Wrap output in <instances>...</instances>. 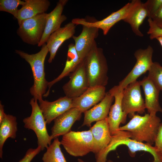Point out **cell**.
<instances>
[{
  "label": "cell",
  "instance_id": "obj_7",
  "mask_svg": "<svg viewBox=\"0 0 162 162\" xmlns=\"http://www.w3.org/2000/svg\"><path fill=\"white\" fill-rule=\"evenodd\" d=\"M48 14H38L22 20L17 33L24 42L33 45L39 44L45 30Z\"/></svg>",
  "mask_w": 162,
  "mask_h": 162
},
{
  "label": "cell",
  "instance_id": "obj_20",
  "mask_svg": "<svg viewBox=\"0 0 162 162\" xmlns=\"http://www.w3.org/2000/svg\"><path fill=\"white\" fill-rule=\"evenodd\" d=\"M114 98L109 92H106L104 98L98 104L84 112V117L82 126H90L94 122L106 118Z\"/></svg>",
  "mask_w": 162,
  "mask_h": 162
},
{
  "label": "cell",
  "instance_id": "obj_6",
  "mask_svg": "<svg viewBox=\"0 0 162 162\" xmlns=\"http://www.w3.org/2000/svg\"><path fill=\"white\" fill-rule=\"evenodd\" d=\"M37 100L33 98L31 99V114L24 118L23 122L25 128L34 132L37 137L38 146H40L43 151L51 144L52 139L48 133L46 123Z\"/></svg>",
  "mask_w": 162,
  "mask_h": 162
},
{
  "label": "cell",
  "instance_id": "obj_34",
  "mask_svg": "<svg viewBox=\"0 0 162 162\" xmlns=\"http://www.w3.org/2000/svg\"><path fill=\"white\" fill-rule=\"evenodd\" d=\"M6 114L4 112V105L0 103V123L4 118Z\"/></svg>",
  "mask_w": 162,
  "mask_h": 162
},
{
  "label": "cell",
  "instance_id": "obj_14",
  "mask_svg": "<svg viewBox=\"0 0 162 162\" xmlns=\"http://www.w3.org/2000/svg\"><path fill=\"white\" fill-rule=\"evenodd\" d=\"M82 112L78 108L72 107L54 120L50 135L52 139L70 131L75 122L80 119Z\"/></svg>",
  "mask_w": 162,
  "mask_h": 162
},
{
  "label": "cell",
  "instance_id": "obj_36",
  "mask_svg": "<svg viewBox=\"0 0 162 162\" xmlns=\"http://www.w3.org/2000/svg\"><path fill=\"white\" fill-rule=\"evenodd\" d=\"M78 162H86L83 161L82 160L80 159H78Z\"/></svg>",
  "mask_w": 162,
  "mask_h": 162
},
{
  "label": "cell",
  "instance_id": "obj_4",
  "mask_svg": "<svg viewBox=\"0 0 162 162\" xmlns=\"http://www.w3.org/2000/svg\"><path fill=\"white\" fill-rule=\"evenodd\" d=\"M125 145L128 148L129 153L131 157H134L136 152L143 151L149 153L153 156L152 162H160L155 147L147 143L138 142L130 137L127 131L120 130L116 134L112 136L111 140L107 147L102 152L95 155L96 162H106L108 154L115 150L121 145Z\"/></svg>",
  "mask_w": 162,
  "mask_h": 162
},
{
  "label": "cell",
  "instance_id": "obj_28",
  "mask_svg": "<svg viewBox=\"0 0 162 162\" xmlns=\"http://www.w3.org/2000/svg\"><path fill=\"white\" fill-rule=\"evenodd\" d=\"M25 1L20 0H0V10L9 13L17 19L20 5H23Z\"/></svg>",
  "mask_w": 162,
  "mask_h": 162
},
{
  "label": "cell",
  "instance_id": "obj_1",
  "mask_svg": "<svg viewBox=\"0 0 162 162\" xmlns=\"http://www.w3.org/2000/svg\"><path fill=\"white\" fill-rule=\"evenodd\" d=\"M161 123L156 115L148 113L142 116L135 114L127 124L120 127L119 130L128 132L133 140L152 146L154 144Z\"/></svg>",
  "mask_w": 162,
  "mask_h": 162
},
{
  "label": "cell",
  "instance_id": "obj_33",
  "mask_svg": "<svg viewBox=\"0 0 162 162\" xmlns=\"http://www.w3.org/2000/svg\"><path fill=\"white\" fill-rule=\"evenodd\" d=\"M151 18L157 26L162 28V5Z\"/></svg>",
  "mask_w": 162,
  "mask_h": 162
},
{
  "label": "cell",
  "instance_id": "obj_3",
  "mask_svg": "<svg viewBox=\"0 0 162 162\" xmlns=\"http://www.w3.org/2000/svg\"><path fill=\"white\" fill-rule=\"evenodd\" d=\"M84 60L89 87L105 86L108 80L107 61L103 49L96 42Z\"/></svg>",
  "mask_w": 162,
  "mask_h": 162
},
{
  "label": "cell",
  "instance_id": "obj_21",
  "mask_svg": "<svg viewBox=\"0 0 162 162\" xmlns=\"http://www.w3.org/2000/svg\"><path fill=\"white\" fill-rule=\"evenodd\" d=\"M139 81L144 92L145 106L148 113L156 115L158 112H162L159 101L160 90L147 76Z\"/></svg>",
  "mask_w": 162,
  "mask_h": 162
},
{
  "label": "cell",
  "instance_id": "obj_23",
  "mask_svg": "<svg viewBox=\"0 0 162 162\" xmlns=\"http://www.w3.org/2000/svg\"><path fill=\"white\" fill-rule=\"evenodd\" d=\"M148 16V12L145 3L138 0L123 21L130 25L132 31L136 35L142 37L144 35L140 31L139 28Z\"/></svg>",
  "mask_w": 162,
  "mask_h": 162
},
{
  "label": "cell",
  "instance_id": "obj_16",
  "mask_svg": "<svg viewBox=\"0 0 162 162\" xmlns=\"http://www.w3.org/2000/svg\"><path fill=\"white\" fill-rule=\"evenodd\" d=\"M68 1L67 0H59L54 9L48 14L44 32L38 46L40 47L45 44L50 35L60 28L62 24L66 20V16L62 14Z\"/></svg>",
  "mask_w": 162,
  "mask_h": 162
},
{
  "label": "cell",
  "instance_id": "obj_29",
  "mask_svg": "<svg viewBox=\"0 0 162 162\" xmlns=\"http://www.w3.org/2000/svg\"><path fill=\"white\" fill-rule=\"evenodd\" d=\"M145 3L148 12V17L151 18L162 5V0H148Z\"/></svg>",
  "mask_w": 162,
  "mask_h": 162
},
{
  "label": "cell",
  "instance_id": "obj_19",
  "mask_svg": "<svg viewBox=\"0 0 162 162\" xmlns=\"http://www.w3.org/2000/svg\"><path fill=\"white\" fill-rule=\"evenodd\" d=\"M92 133L94 146L92 152L95 155L102 152L110 143L112 139L107 118L97 122L89 129Z\"/></svg>",
  "mask_w": 162,
  "mask_h": 162
},
{
  "label": "cell",
  "instance_id": "obj_35",
  "mask_svg": "<svg viewBox=\"0 0 162 162\" xmlns=\"http://www.w3.org/2000/svg\"><path fill=\"white\" fill-rule=\"evenodd\" d=\"M156 39L159 41L160 45L162 47V37H158Z\"/></svg>",
  "mask_w": 162,
  "mask_h": 162
},
{
  "label": "cell",
  "instance_id": "obj_10",
  "mask_svg": "<svg viewBox=\"0 0 162 162\" xmlns=\"http://www.w3.org/2000/svg\"><path fill=\"white\" fill-rule=\"evenodd\" d=\"M138 0H133L126 4L119 10L112 13L103 20L94 22H89L83 18L73 19L71 22L76 25H81L101 29L106 35L110 28L116 23L124 19L136 3Z\"/></svg>",
  "mask_w": 162,
  "mask_h": 162
},
{
  "label": "cell",
  "instance_id": "obj_2",
  "mask_svg": "<svg viewBox=\"0 0 162 162\" xmlns=\"http://www.w3.org/2000/svg\"><path fill=\"white\" fill-rule=\"evenodd\" d=\"M49 52L46 44L42 46L38 52L29 54L23 51L16 50L15 52L29 64L32 72L34 83L30 89L33 98L39 101L46 93L49 82L45 78L44 63L46 57Z\"/></svg>",
  "mask_w": 162,
  "mask_h": 162
},
{
  "label": "cell",
  "instance_id": "obj_25",
  "mask_svg": "<svg viewBox=\"0 0 162 162\" xmlns=\"http://www.w3.org/2000/svg\"><path fill=\"white\" fill-rule=\"evenodd\" d=\"M17 130L16 117L7 114L0 123V157L2 158L3 148L4 142L9 138L15 139Z\"/></svg>",
  "mask_w": 162,
  "mask_h": 162
},
{
  "label": "cell",
  "instance_id": "obj_37",
  "mask_svg": "<svg viewBox=\"0 0 162 162\" xmlns=\"http://www.w3.org/2000/svg\"><path fill=\"white\" fill-rule=\"evenodd\" d=\"M106 162H113L111 160H107Z\"/></svg>",
  "mask_w": 162,
  "mask_h": 162
},
{
  "label": "cell",
  "instance_id": "obj_15",
  "mask_svg": "<svg viewBox=\"0 0 162 162\" xmlns=\"http://www.w3.org/2000/svg\"><path fill=\"white\" fill-rule=\"evenodd\" d=\"M106 93L105 86L89 87L81 95L72 99V107L84 113L101 101Z\"/></svg>",
  "mask_w": 162,
  "mask_h": 162
},
{
  "label": "cell",
  "instance_id": "obj_13",
  "mask_svg": "<svg viewBox=\"0 0 162 162\" xmlns=\"http://www.w3.org/2000/svg\"><path fill=\"white\" fill-rule=\"evenodd\" d=\"M38 101L46 124H50L58 117L72 107V99L66 96L52 102L43 99Z\"/></svg>",
  "mask_w": 162,
  "mask_h": 162
},
{
  "label": "cell",
  "instance_id": "obj_12",
  "mask_svg": "<svg viewBox=\"0 0 162 162\" xmlns=\"http://www.w3.org/2000/svg\"><path fill=\"white\" fill-rule=\"evenodd\" d=\"M109 92L115 99L114 103L111 106L107 117L110 134L112 136L119 132L120 124L126 122L127 117L124 114L122 106L123 90H120L118 86H116Z\"/></svg>",
  "mask_w": 162,
  "mask_h": 162
},
{
  "label": "cell",
  "instance_id": "obj_32",
  "mask_svg": "<svg viewBox=\"0 0 162 162\" xmlns=\"http://www.w3.org/2000/svg\"><path fill=\"white\" fill-rule=\"evenodd\" d=\"M41 151V147L38 146L36 148H30L27 151L23 158L19 162H31L33 158Z\"/></svg>",
  "mask_w": 162,
  "mask_h": 162
},
{
  "label": "cell",
  "instance_id": "obj_26",
  "mask_svg": "<svg viewBox=\"0 0 162 162\" xmlns=\"http://www.w3.org/2000/svg\"><path fill=\"white\" fill-rule=\"evenodd\" d=\"M60 141L57 138L46 148L42 158L43 162H67L61 150Z\"/></svg>",
  "mask_w": 162,
  "mask_h": 162
},
{
  "label": "cell",
  "instance_id": "obj_5",
  "mask_svg": "<svg viewBox=\"0 0 162 162\" xmlns=\"http://www.w3.org/2000/svg\"><path fill=\"white\" fill-rule=\"evenodd\" d=\"M61 144L70 155L82 157L92 152L94 143L91 130L74 131L71 130L62 136Z\"/></svg>",
  "mask_w": 162,
  "mask_h": 162
},
{
  "label": "cell",
  "instance_id": "obj_18",
  "mask_svg": "<svg viewBox=\"0 0 162 162\" xmlns=\"http://www.w3.org/2000/svg\"><path fill=\"white\" fill-rule=\"evenodd\" d=\"M82 26L81 34L78 36H73L75 46L82 60L84 59L89 52L96 42L95 39L98 35L99 29L96 28Z\"/></svg>",
  "mask_w": 162,
  "mask_h": 162
},
{
  "label": "cell",
  "instance_id": "obj_22",
  "mask_svg": "<svg viewBox=\"0 0 162 162\" xmlns=\"http://www.w3.org/2000/svg\"><path fill=\"white\" fill-rule=\"evenodd\" d=\"M24 4L18 10L17 18L18 24L22 20L46 13L50 2L48 0H25Z\"/></svg>",
  "mask_w": 162,
  "mask_h": 162
},
{
  "label": "cell",
  "instance_id": "obj_30",
  "mask_svg": "<svg viewBox=\"0 0 162 162\" xmlns=\"http://www.w3.org/2000/svg\"><path fill=\"white\" fill-rule=\"evenodd\" d=\"M148 22L149 28L147 33L149 35L150 39L152 40L158 37H162V28L157 26L151 18L148 19Z\"/></svg>",
  "mask_w": 162,
  "mask_h": 162
},
{
  "label": "cell",
  "instance_id": "obj_9",
  "mask_svg": "<svg viewBox=\"0 0 162 162\" xmlns=\"http://www.w3.org/2000/svg\"><path fill=\"white\" fill-rule=\"evenodd\" d=\"M154 52L150 45L145 49H140L136 50L134 55L136 62L134 67L118 85L120 90H123L130 83L136 80L138 77L148 71L153 62L152 56Z\"/></svg>",
  "mask_w": 162,
  "mask_h": 162
},
{
  "label": "cell",
  "instance_id": "obj_17",
  "mask_svg": "<svg viewBox=\"0 0 162 162\" xmlns=\"http://www.w3.org/2000/svg\"><path fill=\"white\" fill-rule=\"evenodd\" d=\"M75 28L76 25L71 22L64 26L61 27L50 35L46 42L50 53L48 60L49 63L52 62L57 50L62 43L74 36Z\"/></svg>",
  "mask_w": 162,
  "mask_h": 162
},
{
  "label": "cell",
  "instance_id": "obj_31",
  "mask_svg": "<svg viewBox=\"0 0 162 162\" xmlns=\"http://www.w3.org/2000/svg\"><path fill=\"white\" fill-rule=\"evenodd\" d=\"M154 144L160 162H162V122L160 126Z\"/></svg>",
  "mask_w": 162,
  "mask_h": 162
},
{
  "label": "cell",
  "instance_id": "obj_27",
  "mask_svg": "<svg viewBox=\"0 0 162 162\" xmlns=\"http://www.w3.org/2000/svg\"><path fill=\"white\" fill-rule=\"evenodd\" d=\"M147 77L160 91H162V66L159 63L153 62L148 71Z\"/></svg>",
  "mask_w": 162,
  "mask_h": 162
},
{
  "label": "cell",
  "instance_id": "obj_11",
  "mask_svg": "<svg viewBox=\"0 0 162 162\" xmlns=\"http://www.w3.org/2000/svg\"><path fill=\"white\" fill-rule=\"evenodd\" d=\"M89 87L83 59L70 74L69 81L63 86L65 96L74 99L85 92Z\"/></svg>",
  "mask_w": 162,
  "mask_h": 162
},
{
  "label": "cell",
  "instance_id": "obj_8",
  "mask_svg": "<svg viewBox=\"0 0 162 162\" xmlns=\"http://www.w3.org/2000/svg\"><path fill=\"white\" fill-rule=\"evenodd\" d=\"M140 81L137 80L128 85L123 89L122 108L124 116L132 118L136 112L142 114L146 109L141 93Z\"/></svg>",
  "mask_w": 162,
  "mask_h": 162
},
{
  "label": "cell",
  "instance_id": "obj_24",
  "mask_svg": "<svg viewBox=\"0 0 162 162\" xmlns=\"http://www.w3.org/2000/svg\"><path fill=\"white\" fill-rule=\"evenodd\" d=\"M82 60L80 58L75 48L74 44L72 43L70 44L68 46L67 58L65 67L62 73L57 77L49 82V88L44 95L47 96L49 94L50 89L52 86L63 78L70 74Z\"/></svg>",
  "mask_w": 162,
  "mask_h": 162
}]
</instances>
